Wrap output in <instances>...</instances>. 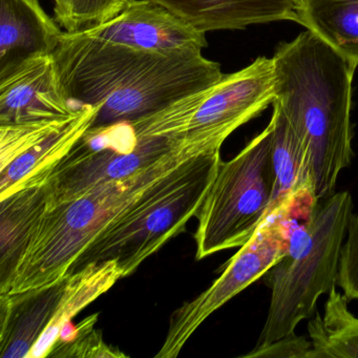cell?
I'll return each mask as SVG.
<instances>
[{
	"mask_svg": "<svg viewBox=\"0 0 358 358\" xmlns=\"http://www.w3.org/2000/svg\"><path fill=\"white\" fill-rule=\"evenodd\" d=\"M66 97L99 106L94 127L134 121L221 80V66L200 51L159 53L64 32L54 52Z\"/></svg>",
	"mask_w": 358,
	"mask_h": 358,
	"instance_id": "cell-1",
	"label": "cell"
},
{
	"mask_svg": "<svg viewBox=\"0 0 358 358\" xmlns=\"http://www.w3.org/2000/svg\"><path fill=\"white\" fill-rule=\"evenodd\" d=\"M276 106L299 138L309 169L312 196L334 194L339 173L354 158L351 123L355 70L311 31L280 43L273 57Z\"/></svg>",
	"mask_w": 358,
	"mask_h": 358,
	"instance_id": "cell-2",
	"label": "cell"
},
{
	"mask_svg": "<svg viewBox=\"0 0 358 358\" xmlns=\"http://www.w3.org/2000/svg\"><path fill=\"white\" fill-rule=\"evenodd\" d=\"M221 150L199 155L148 187L72 262L66 276L115 261L122 278L185 230L198 215L222 162Z\"/></svg>",
	"mask_w": 358,
	"mask_h": 358,
	"instance_id": "cell-3",
	"label": "cell"
},
{
	"mask_svg": "<svg viewBox=\"0 0 358 358\" xmlns=\"http://www.w3.org/2000/svg\"><path fill=\"white\" fill-rule=\"evenodd\" d=\"M199 155L202 154L192 148H179L129 177L102 184L75 200L47 209L3 293L47 286L66 278L77 255L129 205L169 171Z\"/></svg>",
	"mask_w": 358,
	"mask_h": 358,
	"instance_id": "cell-4",
	"label": "cell"
},
{
	"mask_svg": "<svg viewBox=\"0 0 358 358\" xmlns=\"http://www.w3.org/2000/svg\"><path fill=\"white\" fill-rule=\"evenodd\" d=\"M352 213L351 194L334 192L318 201L303 223L294 224L288 251L265 274L271 296L253 349L295 334L296 327L315 313L320 297L337 286L341 248Z\"/></svg>",
	"mask_w": 358,
	"mask_h": 358,
	"instance_id": "cell-5",
	"label": "cell"
},
{
	"mask_svg": "<svg viewBox=\"0 0 358 358\" xmlns=\"http://www.w3.org/2000/svg\"><path fill=\"white\" fill-rule=\"evenodd\" d=\"M274 188L269 123L234 158L220 163L215 181L196 215V259L246 244L275 211Z\"/></svg>",
	"mask_w": 358,
	"mask_h": 358,
	"instance_id": "cell-6",
	"label": "cell"
},
{
	"mask_svg": "<svg viewBox=\"0 0 358 358\" xmlns=\"http://www.w3.org/2000/svg\"><path fill=\"white\" fill-rule=\"evenodd\" d=\"M312 200L316 201L309 189L287 199L224 265L221 275L209 288L173 312L166 337L156 357H177L211 314L265 276L285 257L291 229L297 222V208Z\"/></svg>",
	"mask_w": 358,
	"mask_h": 358,
	"instance_id": "cell-7",
	"label": "cell"
},
{
	"mask_svg": "<svg viewBox=\"0 0 358 358\" xmlns=\"http://www.w3.org/2000/svg\"><path fill=\"white\" fill-rule=\"evenodd\" d=\"M181 148L165 139L140 138L133 121L90 127L45 173L48 209L129 177Z\"/></svg>",
	"mask_w": 358,
	"mask_h": 358,
	"instance_id": "cell-8",
	"label": "cell"
},
{
	"mask_svg": "<svg viewBox=\"0 0 358 358\" xmlns=\"http://www.w3.org/2000/svg\"><path fill=\"white\" fill-rule=\"evenodd\" d=\"M275 100L272 58H257L209 89L188 122L183 146L201 154L221 150L236 129L259 116Z\"/></svg>",
	"mask_w": 358,
	"mask_h": 358,
	"instance_id": "cell-9",
	"label": "cell"
},
{
	"mask_svg": "<svg viewBox=\"0 0 358 358\" xmlns=\"http://www.w3.org/2000/svg\"><path fill=\"white\" fill-rule=\"evenodd\" d=\"M80 34L114 45L159 53L200 51L208 45L200 32L150 0H131L120 14Z\"/></svg>",
	"mask_w": 358,
	"mask_h": 358,
	"instance_id": "cell-10",
	"label": "cell"
},
{
	"mask_svg": "<svg viewBox=\"0 0 358 358\" xmlns=\"http://www.w3.org/2000/svg\"><path fill=\"white\" fill-rule=\"evenodd\" d=\"M79 108L66 97L53 54L29 58L0 78V124L66 118Z\"/></svg>",
	"mask_w": 358,
	"mask_h": 358,
	"instance_id": "cell-11",
	"label": "cell"
},
{
	"mask_svg": "<svg viewBox=\"0 0 358 358\" xmlns=\"http://www.w3.org/2000/svg\"><path fill=\"white\" fill-rule=\"evenodd\" d=\"M64 33L39 0H0V78L29 58L54 54Z\"/></svg>",
	"mask_w": 358,
	"mask_h": 358,
	"instance_id": "cell-12",
	"label": "cell"
},
{
	"mask_svg": "<svg viewBox=\"0 0 358 358\" xmlns=\"http://www.w3.org/2000/svg\"><path fill=\"white\" fill-rule=\"evenodd\" d=\"M66 278L47 286L0 294V357L28 358L53 320Z\"/></svg>",
	"mask_w": 358,
	"mask_h": 358,
	"instance_id": "cell-13",
	"label": "cell"
},
{
	"mask_svg": "<svg viewBox=\"0 0 358 358\" xmlns=\"http://www.w3.org/2000/svg\"><path fill=\"white\" fill-rule=\"evenodd\" d=\"M196 30H243L252 24L297 22L293 0H150Z\"/></svg>",
	"mask_w": 358,
	"mask_h": 358,
	"instance_id": "cell-14",
	"label": "cell"
},
{
	"mask_svg": "<svg viewBox=\"0 0 358 358\" xmlns=\"http://www.w3.org/2000/svg\"><path fill=\"white\" fill-rule=\"evenodd\" d=\"M99 106H81L62 127L0 169V199L22 186L45 184V173L62 160L93 125Z\"/></svg>",
	"mask_w": 358,
	"mask_h": 358,
	"instance_id": "cell-15",
	"label": "cell"
},
{
	"mask_svg": "<svg viewBox=\"0 0 358 358\" xmlns=\"http://www.w3.org/2000/svg\"><path fill=\"white\" fill-rule=\"evenodd\" d=\"M47 209L45 184L22 186L0 199V293L9 287Z\"/></svg>",
	"mask_w": 358,
	"mask_h": 358,
	"instance_id": "cell-16",
	"label": "cell"
},
{
	"mask_svg": "<svg viewBox=\"0 0 358 358\" xmlns=\"http://www.w3.org/2000/svg\"><path fill=\"white\" fill-rule=\"evenodd\" d=\"M122 278L115 261L91 265L66 276V285L53 320L45 329L28 358L49 357L52 348L59 338L62 328L94 301L108 292L117 280Z\"/></svg>",
	"mask_w": 358,
	"mask_h": 358,
	"instance_id": "cell-17",
	"label": "cell"
},
{
	"mask_svg": "<svg viewBox=\"0 0 358 358\" xmlns=\"http://www.w3.org/2000/svg\"><path fill=\"white\" fill-rule=\"evenodd\" d=\"M297 24L315 33L356 70L358 0H308L297 10Z\"/></svg>",
	"mask_w": 358,
	"mask_h": 358,
	"instance_id": "cell-18",
	"label": "cell"
},
{
	"mask_svg": "<svg viewBox=\"0 0 358 358\" xmlns=\"http://www.w3.org/2000/svg\"><path fill=\"white\" fill-rule=\"evenodd\" d=\"M349 301L336 287L328 293L324 315L316 313L308 324L309 358H358V317L350 311Z\"/></svg>",
	"mask_w": 358,
	"mask_h": 358,
	"instance_id": "cell-19",
	"label": "cell"
},
{
	"mask_svg": "<svg viewBox=\"0 0 358 358\" xmlns=\"http://www.w3.org/2000/svg\"><path fill=\"white\" fill-rule=\"evenodd\" d=\"M269 123L272 127V160L275 173L273 207L276 210L290 196L311 190V185L305 150L276 106H273Z\"/></svg>",
	"mask_w": 358,
	"mask_h": 358,
	"instance_id": "cell-20",
	"label": "cell"
},
{
	"mask_svg": "<svg viewBox=\"0 0 358 358\" xmlns=\"http://www.w3.org/2000/svg\"><path fill=\"white\" fill-rule=\"evenodd\" d=\"M131 0H54V20L68 33L79 32L116 17Z\"/></svg>",
	"mask_w": 358,
	"mask_h": 358,
	"instance_id": "cell-21",
	"label": "cell"
},
{
	"mask_svg": "<svg viewBox=\"0 0 358 358\" xmlns=\"http://www.w3.org/2000/svg\"><path fill=\"white\" fill-rule=\"evenodd\" d=\"M98 313L89 316L76 324L74 334L69 341H56L50 352V357L121 358L125 354L103 341L102 332L96 330Z\"/></svg>",
	"mask_w": 358,
	"mask_h": 358,
	"instance_id": "cell-22",
	"label": "cell"
},
{
	"mask_svg": "<svg viewBox=\"0 0 358 358\" xmlns=\"http://www.w3.org/2000/svg\"><path fill=\"white\" fill-rule=\"evenodd\" d=\"M70 117L0 124V169L7 166L14 159L62 127Z\"/></svg>",
	"mask_w": 358,
	"mask_h": 358,
	"instance_id": "cell-23",
	"label": "cell"
},
{
	"mask_svg": "<svg viewBox=\"0 0 358 358\" xmlns=\"http://www.w3.org/2000/svg\"><path fill=\"white\" fill-rule=\"evenodd\" d=\"M336 284L349 301H358V215L354 213L341 248Z\"/></svg>",
	"mask_w": 358,
	"mask_h": 358,
	"instance_id": "cell-24",
	"label": "cell"
},
{
	"mask_svg": "<svg viewBox=\"0 0 358 358\" xmlns=\"http://www.w3.org/2000/svg\"><path fill=\"white\" fill-rule=\"evenodd\" d=\"M311 349V341H308L303 336L292 334L278 339L261 349H252L242 357L309 358Z\"/></svg>",
	"mask_w": 358,
	"mask_h": 358,
	"instance_id": "cell-25",
	"label": "cell"
},
{
	"mask_svg": "<svg viewBox=\"0 0 358 358\" xmlns=\"http://www.w3.org/2000/svg\"><path fill=\"white\" fill-rule=\"evenodd\" d=\"M293 3H294L295 7H296V10H299L308 3V0H293Z\"/></svg>",
	"mask_w": 358,
	"mask_h": 358,
	"instance_id": "cell-26",
	"label": "cell"
}]
</instances>
